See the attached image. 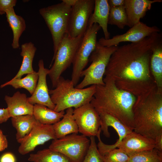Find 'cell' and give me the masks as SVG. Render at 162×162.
I'll return each mask as SVG.
<instances>
[{
  "instance_id": "cell-1",
  "label": "cell",
  "mask_w": 162,
  "mask_h": 162,
  "mask_svg": "<svg viewBox=\"0 0 162 162\" xmlns=\"http://www.w3.org/2000/svg\"><path fill=\"white\" fill-rule=\"evenodd\" d=\"M159 32L118 46L110 57L104 75L113 79L118 88L136 97L156 88L150 62L153 48L162 37Z\"/></svg>"
},
{
  "instance_id": "cell-2",
  "label": "cell",
  "mask_w": 162,
  "mask_h": 162,
  "mask_svg": "<svg viewBox=\"0 0 162 162\" xmlns=\"http://www.w3.org/2000/svg\"><path fill=\"white\" fill-rule=\"evenodd\" d=\"M103 81L104 85H96L91 104L96 110L110 114L134 130L133 108L136 97L118 88L109 76H105Z\"/></svg>"
},
{
  "instance_id": "cell-3",
  "label": "cell",
  "mask_w": 162,
  "mask_h": 162,
  "mask_svg": "<svg viewBox=\"0 0 162 162\" xmlns=\"http://www.w3.org/2000/svg\"><path fill=\"white\" fill-rule=\"evenodd\" d=\"M133 131L154 140L162 134V92L157 88L136 97Z\"/></svg>"
},
{
  "instance_id": "cell-4",
  "label": "cell",
  "mask_w": 162,
  "mask_h": 162,
  "mask_svg": "<svg viewBox=\"0 0 162 162\" xmlns=\"http://www.w3.org/2000/svg\"><path fill=\"white\" fill-rule=\"evenodd\" d=\"M96 85L82 89L76 88L71 80L61 76L54 89L49 90L51 100L57 112L68 108L76 109L90 103L96 91Z\"/></svg>"
},
{
  "instance_id": "cell-5",
  "label": "cell",
  "mask_w": 162,
  "mask_h": 162,
  "mask_svg": "<svg viewBox=\"0 0 162 162\" xmlns=\"http://www.w3.org/2000/svg\"><path fill=\"white\" fill-rule=\"evenodd\" d=\"M71 8L62 2L39 10L40 14L51 34L53 44V56L62 39L68 34Z\"/></svg>"
},
{
  "instance_id": "cell-6",
  "label": "cell",
  "mask_w": 162,
  "mask_h": 162,
  "mask_svg": "<svg viewBox=\"0 0 162 162\" xmlns=\"http://www.w3.org/2000/svg\"><path fill=\"white\" fill-rule=\"evenodd\" d=\"M118 47L103 46L98 41L89 58L90 65L81 73V77L84 76V78L75 87L82 89L89 85H104L103 76L111 56Z\"/></svg>"
},
{
  "instance_id": "cell-7",
  "label": "cell",
  "mask_w": 162,
  "mask_h": 162,
  "mask_svg": "<svg viewBox=\"0 0 162 162\" xmlns=\"http://www.w3.org/2000/svg\"><path fill=\"white\" fill-rule=\"evenodd\" d=\"M84 35V34H83ZM83 35L73 38L66 34L61 42L53 56L49 75L52 86L55 88L62 74L72 64L75 54Z\"/></svg>"
},
{
  "instance_id": "cell-8",
  "label": "cell",
  "mask_w": 162,
  "mask_h": 162,
  "mask_svg": "<svg viewBox=\"0 0 162 162\" xmlns=\"http://www.w3.org/2000/svg\"><path fill=\"white\" fill-rule=\"evenodd\" d=\"M101 28L97 23L88 27L76 51L72 63L71 80L75 86L80 80L82 71L89 61L90 57L97 43V34Z\"/></svg>"
},
{
  "instance_id": "cell-9",
  "label": "cell",
  "mask_w": 162,
  "mask_h": 162,
  "mask_svg": "<svg viewBox=\"0 0 162 162\" xmlns=\"http://www.w3.org/2000/svg\"><path fill=\"white\" fill-rule=\"evenodd\" d=\"M90 143L87 137L78 134H72L53 140L49 148L59 152L72 162H82Z\"/></svg>"
},
{
  "instance_id": "cell-10",
  "label": "cell",
  "mask_w": 162,
  "mask_h": 162,
  "mask_svg": "<svg viewBox=\"0 0 162 162\" xmlns=\"http://www.w3.org/2000/svg\"><path fill=\"white\" fill-rule=\"evenodd\" d=\"M94 4V0H77L71 7L68 32L69 36L75 38L83 35L88 28Z\"/></svg>"
},
{
  "instance_id": "cell-11",
  "label": "cell",
  "mask_w": 162,
  "mask_h": 162,
  "mask_svg": "<svg viewBox=\"0 0 162 162\" xmlns=\"http://www.w3.org/2000/svg\"><path fill=\"white\" fill-rule=\"evenodd\" d=\"M56 139L52 125L43 124L37 120L30 133L17 141L20 143L18 151L20 154L25 155L33 151L38 146Z\"/></svg>"
},
{
  "instance_id": "cell-12",
  "label": "cell",
  "mask_w": 162,
  "mask_h": 162,
  "mask_svg": "<svg viewBox=\"0 0 162 162\" xmlns=\"http://www.w3.org/2000/svg\"><path fill=\"white\" fill-rule=\"evenodd\" d=\"M73 116L79 132L87 137L97 136L100 127V118L90 103L74 109Z\"/></svg>"
},
{
  "instance_id": "cell-13",
  "label": "cell",
  "mask_w": 162,
  "mask_h": 162,
  "mask_svg": "<svg viewBox=\"0 0 162 162\" xmlns=\"http://www.w3.org/2000/svg\"><path fill=\"white\" fill-rule=\"evenodd\" d=\"M156 26L150 27L140 21L131 27L126 33L117 35L112 38L106 39L100 38L98 41L101 45L107 47L118 46L122 42L135 43L140 41L151 34L160 31Z\"/></svg>"
},
{
  "instance_id": "cell-14",
  "label": "cell",
  "mask_w": 162,
  "mask_h": 162,
  "mask_svg": "<svg viewBox=\"0 0 162 162\" xmlns=\"http://www.w3.org/2000/svg\"><path fill=\"white\" fill-rule=\"evenodd\" d=\"M38 79L36 87L33 93L28 98L29 102L32 105L38 104L46 106L54 110L55 105L52 102L49 93L46 77L49 69L45 68L42 59L38 63Z\"/></svg>"
},
{
  "instance_id": "cell-15",
  "label": "cell",
  "mask_w": 162,
  "mask_h": 162,
  "mask_svg": "<svg viewBox=\"0 0 162 162\" xmlns=\"http://www.w3.org/2000/svg\"><path fill=\"white\" fill-rule=\"evenodd\" d=\"M154 146V140L133 131L123 139L117 148L121 149L129 156L140 152L153 149Z\"/></svg>"
},
{
  "instance_id": "cell-16",
  "label": "cell",
  "mask_w": 162,
  "mask_h": 162,
  "mask_svg": "<svg viewBox=\"0 0 162 162\" xmlns=\"http://www.w3.org/2000/svg\"><path fill=\"white\" fill-rule=\"evenodd\" d=\"M161 0H125L124 7L127 15L128 26L131 28L140 21L152 4L160 2Z\"/></svg>"
},
{
  "instance_id": "cell-17",
  "label": "cell",
  "mask_w": 162,
  "mask_h": 162,
  "mask_svg": "<svg viewBox=\"0 0 162 162\" xmlns=\"http://www.w3.org/2000/svg\"><path fill=\"white\" fill-rule=\"evenodd\" d=\"M4 100L11 117L33 115L34 105L29 102L26 94L17 91L12 96L6 95Z\"/></svg>"
},
{
  "instance_id": "cell-18",
  "label": "cell",
  "mask_w": 162,
  "mask_h": 162,
  "mask_svg": "<svg viewBox=\"0 0 162 162\" xmlns=\"http://www.w3.org/2000/svg\"><path fill=\"white\" fill-rule=\"evenodd\" d=\"M110 7L107 0H95L94 9L88 20V26L98 24L102 29L106 39H110L108 24Z\"/></svg>"
},
{
  "instance_id": "cell-19",
  "label": "cell",
  "mask_w": 162,
  "mask_h": 162,
  "mask_svg": "<svg viewBox=\"0 0 162 162\" xmlns=\"http://www.w3.org/2000/svg\"><path fill=\"white\" fill-rule=\"evenodd\" d=\"M162 39L160 38L154 46L150 59L151 73L158 91L162 92Z\"/></svg>"
},
{
  "instance_id": "cell-20",
  "label": "cell",
  "mask_w": 162,
  "mask_h": 162,
  "mask_svg": "<svg viewBox=\"0 0 162 162\" xmlns=\"http://www.w3.org/2000/svg\"><path fill=\"white\" fill-rule=\"evenodd\" d=\"M74 110L72 108L66 109L62 119L52 124L57 139L72 134H78V127L73 116Z\"/></svg>"
},
{
  "instance_id": "cell-21",
  "label": "cell",
  "mask_w": 162,
  "mask_h": 162,
  "mask_svg": "<svg viewBox=\"0 0 162 162\" xmlns=\"http://www.w3.org/2000/svg\"><path fill=\"white\" fill-rule=\"evenodd\" d=\"M5 14L7 21L13 33L12 46L14 49H18L20 47V38L26 28L25 21L22 17L16 14L14 8L7 10Z\"/></svg>"
},
{
  "instance_id": "cell-22",
  "label": "cell",
  "mask_w": 162,
  "mask_h": 162,
  "mask_svg": "<svg viewBox=\"0 0 162 162\" xmlns=\"http://www.w3.org/2000/svg\"><path fill=\"white\" fill-rule=\"evenodd\" d=\"M20 55L22 61L20 69L13 79L21 78L22 76L33 72L32 63L37 50L34 44L31 42L22 44Z\"/></svg>"
},
{
  "instance_id": "cell-23",
  "label": "cell",
  "mask_w": 162,
  "mask_h": 162,
  "mask_svg": "<svg viewBox=\"0 0 162 162\" xmlns=\"http://www.w3.org/2000/svg\"><path fill=\"white\" fill-rule=\"evenodd\" d=\"M64 111L57 112L44 105L36 104L34 105L33 115L41 124L52 125L63 117Z\"/></svg>"
},
{
  "instance_id": "cell-24",
  "label": "cell",
  "mask_w": 162,
  "mask_h": 162,
  "mask_svg": "<svg viewBox=\"0 0 162 162\" xmlns=\"http://www.w3.org/2000/svg\"><path fill=\"white\" fill-rule=\"evenodd\" d=\"M12 126L16 130L17 141L23 138L31 131L37 121L33 115H27L11 117Z\"/></svg>"
},
{
  "instance_id": "cell-25",
  "label": "cell",
  "mask_w": 162,
  "mask_h": 162,
  "mask_svg": "<svg viewBox=\"0 0 162 162\" xmlns=\"http://www.w3.org/2000/svg\"><path fill=\"white\" fill-rule=\"evenodd\" d=\"M38 72L34 71L33 72L27 74L22 78H12L10 80L1 85L2 88L6 86H11L15 89L24 88L27 90L32 95L36 87L38 79Z\"/></svg>"
},
{
  "instance_id": "cell-26",
  "label": "cell",
  "mask_w": 162,
  "mask_h": 162,
  "mask_svg": "<svg viewBox=\"0 0 162 162\" xmlns=\"http://www.w3.org/2000/svg\"><path fill=\"white\" fill-rule=\"evenodd\" d=\"M28 160L31 162H72L63 154L49 148L31 154Z\"/></svg>"
},
{
  "instance_id": "cell-27",
  "label": "cell",
  "mask_w": 162,
  "mask_h": 162,
  "mask_svg": "<svg viewBox=\"0 0 162 162\" xmlns=\"http://www.w3.org/2000/svg\"><path fill=\"white\" fill-rule=\"evenodd\" d=\"M128 156V162H162V152L155 148L140 152Z\"/></svg>"
},
{
  "instance_id": "cell-28",
  "label": "cell",
  "mask_w": 162,
  "mask_h": 162,
  "mask_svg": "<svg viewBox=\"0 0 162 162\" xmlns=\"http://www.w3.org/2000/svg\"><path fill=\"white\" fill-rule=\"evenodd\" d=\"M108 24L115 25L122 29L128 26V17L124 6L110 8Z\"/></svg>"
},
{
  "instance_id": "cell-29",
  "label": "cell",
  "mask_w": 162,
  "mask_h": 162,
  "mask_svg": "<svg viewBox=\"0 0 162 162\" xmlns=\"http://www.w3.org/2000/svg\"><path fill=\"white\" fill-rule=\"evenodd\" d=\"M90 138L89 146L82 162H104V156L98 150L95 137L91 136Z\"/></svg>"
},
{
  "instance_id": "cell-30",
  "label": "cell",
  "mask_w": 162,
  "mask_h": 162,
  "mask_svg": "<svg viewBox=\"0 0 162 162\" xmlns=\"http://www.w3.org/2000/svg\"><path fill=\"white\" fill-rule=\"evenodd\" d=\"M104 162H128L129 156L121 149L116 148L106 153Z\"/></svg>"
},
{
  "instance_id": "cell-31",
  "label": "cell",
  "mask_w": 162,
  "mask_h": 162,
  "mask_svg": "<svg viewBox=\"0 0 162 162\" xmlns=\"http://www.w3.org/2000/svg\"><path fill=\"white\" fill-rule=\"evenodd\" d=\"M16 2V0H0V15L5 14L7 10L14 8Z\"/></svg>"
},
{
  "instance_id": "cell-32",
  "label": "cell",
  "mask_w": 162,
  "mask_h": 162,
  "mask_svg": "<svg viewBox=\"0 0 162 162\" xmlns=\"http://www.w3.org/2000/svg\"><path fill=\"white\" fill-rule=\"evenodd\" d=\"M11 118L8 109L6 108H0V124L6 122Z\"/></svg>"
},
{
  "instance_id": "cell-33",
  "label": "cell",
  "mask_w": 162,
  "mask_h": 162,
  "mask_svg": "<svg viewBox=\"0 0 162 162\" xmlns=\"http://www.w3.org/2000/svg\"><path fill=\"white\" fill-rule=\"evenodd\" d=\"M8 145L6 136L4 135L2 130L0 129V152L7 148Z\"/></svg>"
},
{
  "instance_id": "cell-34",
  "label": "cell",
  "mask_w": 162,
  "mask_h": 162,
  "mask_svg": "<svg viewBox=\"0 0 162 162\" xmlns=\"http://www.w3.org/2000/svg\"><path fill=\"white\" fill-rule=\"evenodd\" d=\"M16 161L14 156L9 152L4 154L0 159V162H16Z\"/></svg>"
},
{
  "instance_id": "cell-35",
  "label": "cell",
  "mask_w": 162,
  "mask_h": 162,
  "mask_svg": "<svg viewBox=\"0 0 162 162\" xmlns=\"http://www.w3.org/2000/svg\"><path fill=\"white\" fill-rule=\"evenodd\" d=\"M110 8L124 6L125 0H108Z\"/></svg>"
},
{
  "instance_id": "cell-36",
  "label": "cell",
  "mask_w": 162,
  "mask_h": 162,
  "mask_svg": "<svg viewBox=\"0 0 162 162\" xmlns=\"http://www.w3.org/2000/svg\"><path fill=\"white\" fill-rule=\"evenodd\" d=\"M155 148L162 152V134L157 136L154 140Z\"/></svg>"
},
{
  "instance_id": "cell-37",
  "label": "cell",
  "mask_w": 162,
  "mask_h": 162,
  "mask_svg": "<svg viewBox=\"0 0 162 162\" xmlns=\"http://www.w3.org/2000/svg\"><path fill=\"white\" fill-rule=\"evenodd\" d=\"M77 0H62V2L72 7L76 4Z\"/></svg>"
}]
</instances>
